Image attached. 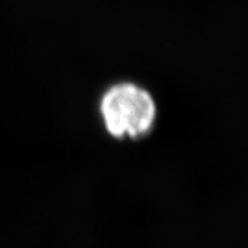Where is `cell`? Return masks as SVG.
Segmentation results:
<instances>
[{
	"instance_id": "1",
	"label": "cell",
	"mask_w": 248,
	"mask_h": 248,
	"mask_svg": "<svg viewBox=\"0 0 248 248\" xmlns=\"http://www.w3.org/2000/svg\"><path fill=\"white\" fill-rule=\"evenodd\" d=\"M98 113L107 133L119 141H138L153 131L159 109L152 93L134 81H117L98 101Z\"/></svg>"
}]
</instances>
